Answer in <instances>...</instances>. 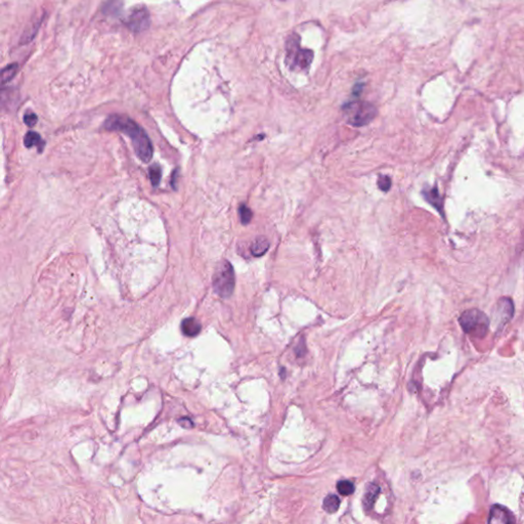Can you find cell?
<instances>
[{"label":"cell","mask_w":524,"mask_h":524,"mask_svg":"<svg viewBox=\"0 0 524 524\" xmlns=\"http://www.w3.org/2000/svg\"><path fill=\"white\" fill-rule=\"evenodd\" d=\"M104 128L108 130L121 131V133L126 134L133 140L134 148L140 158L144 162H149L152 159V143L146 134V131L133 119L122 115H112L104 122Z\"/></svg>","instance_id":"6da1fadb"},{"label":"cell","mask_w":524,"mask_h":524,"mask_svg":"<svg viewBox=\"0 0 524 524\" xmlns=\"http://www.w3.org/2000/svg\"><path fill=\"white\" fill-rule=\"evenodd\" d=\"M459 323L465 333L473 337L482 338L489 328V320L479 309H469L461 314Z\"/></svg>","instance_id":"7a4b0ae2"},{"label":"cell","mask_w":524,"mask_h":524,"mask_svg":"<svg viewBox=\"0 0 524 524\" xmlns=\"http://www.w3.org/2000/svg\"><path fill=\"white\" fill-rule=\"evenodd\" d=\"M347 122L350 125L361 127L369 124L377 115V109L370 102L351 101L343 107Z\"/></svg>","instance_id":"3957f363"},{"label":"cell","mask_w":524,"mask_h":524,"mask_svg":"<svg viewBox=\"0 0 524 524\" xmlns=\"http://www.w3.org/2000/svg\"><path fill=\"white\" fill-rule=\"evenodd\" d=\"M213 289L222 298H228L234 289L235 279L231 265L227 260L221 261L213 275Z\"/></svg>","instance_id":"277c9868"},{"label":"cell","mask_w":524,"mask_h":524,"mask_svg":"<svg viewBox=\"0 0 524 524\" xmlns=\"http://www.w3.org/2000/svg\"><path fill=\"white\" fill-rule=\"evenodd\" d=\"M287 58L290 61L292 69L306 70L313 60V52L308 49H302L299 37L293 34L287 41Z\"/></svg>","instance_id":"5b68a950"},{"label":"cell","mask_w":524,"mask_h":524,"mask_svg":"<svg viewBox=\"0 0 524 524\" xmlns=\"http://www.w3.org/2000/svg\"><path fill=\"white\" fill-rule=\"evenodd\" d=\"M150 25V14L147 9H136L130 14L127 26L134 32H141L146 30Z\"/></svg>","instance_id":"8992f818"},{"label":"cell","mask_w":524,"mask_h":524,"mask_svg":"<svg viewBox=\"0 0 524 524\" xmlns=\"http://www.w3.org/2000/svg\"><path fill=\"white\" fill-rule=\"evenodd\" d=\"M488 522L492 523H512L515 522V519L511 512L502 506H493L490 510Z\"/></svg>","instance_id":"52a82bcc"},{"label":"cell","mask_w":524,"mask_h":524,"mask_svg":"<svg viewBox=\"0 0 524 524\" xmlns=\"http://www.w3.org/2000/svg\"><path fill=\"white\" fill-rule=\"evenodd\" d=\"M180 328H181V332L183 335H186L188 337H195L201 332L202 326L197 319L189 318V319H185L182 321Z\"/></svg>","instance_id":"ba28073f"},{"label":"cell","mask_w":524,"mask_h":524,"mask_svg":"<svg viewBox=\"0 0 524 524\" xmlns=\"http://www.w3.org/2000/svg\"><path fill=\"white\" fill-rule=\"evenodd\" d=\"M269 248H270L269 240L266 237H264V235H260V237L256 238L253 241V243L251 244L250 250H251V253L253 256L260 257L268 252Z\"/></svg>","instance_id":"9c48e42d"},{"label":"cell","mask_w":524,"mask_h":524,"mask_svg":"<svg viewBox=\"0 0 524 524\" xmlns=\"http://www.w3.org/2000/svg\"><path fill=\"white\" fill-rule=\"evenodd\" d=\"M423 196L425 200L430 203L433 207H435L438 211H441L442 209V200L439 195V192L437 188H432L428 190L423 191Z\"/></svg>","instance_id":"30bf717a"},{"label":"cell","mask_w":524,"mask_h":524,"mask_svg":"<svg viewBox=\"0 0 524 524\" xmlns=\"http://www.w3.org/2000/svg\"><path fill=\"white\" fill-rule=\"evenodd\" d=\"M24 143H25V146L27 148H31L33 146L38 147L39 152L42 151L43 146H44V143H43L41 137L37 133H33V131H30V133L26 135Z\"/></svg>","instance_id":"8fae6325"},{"label":"cell","mask_w":524,"mask_h":524,"mask_svg":"<svg viewBox=\"0 0 524 524\" xmlns=\"http://www.w3.org/2000/svg\"><path fill=\"white\" fill-rule=\"evenodd\" d=\"M379 492H380V488L376 484L369 485L368 489H366L365 495L363 497V503L366 508H370L374 504Z\"/></svg>","instance_id":"7c38bea8"},{"label":"cell","mask_w":524,"mask_h":524,"mask_svg":"<svg viewBox=\"0 0 524 524\" xmlns=\"http://www.w3.org/2000/svg\"><path fill=\"white\" fill-rule=\"evenodd\" d=\"M339 506H340V500H339V497L336 494H328L325 497L324 503H323V507H324V509L328 513L336 512L338 510Z\"/></svg>","instance_id":"4fadbf2b"},{"label":"cell","mask_w":524,"mask_h":524,"mask_svg":"<svg viewBox=\"0 0 524 524\" xmlns=\"http://www.w3.org/2000/svg\"><path fill=\"white\" fill-rule=\"evenodd\" d=\"M17 71H18V64H12V65H9L8 67H6L3 70V73H2V81H3V83L6 84L7 82L11 81L13 78L16 76Z\"/></svg>","instance_id":"5bb4252c"},{"label":"cell","mask_w":524,"mask_h":524,"mask_svg":"<svg viewBox=\"0 0 524 524\" xmlns=\"http://www.w3.org/2000/svg\"><path fill=\"white\" fill-rule=\"evenodd\" d=\"M239 216H240V219H241L242 224L247 225V224L252 220L253 213H252V210H251V209H250L247 205L242 204V205H240V207H239Z\"/></svg>","instance_id":"9a60e30c"},{"label":"cell","mask_w":524,"mask_h":524,"mask_svg":"<svg viewBox=\"0 0 524 524\" xmlns=\"http://www.w3.org/2000/svg\"><path fill=\"white\" fill-rule=\"evenodd\" d=\"M150 178H151V181H152V185L154 187H158L159 186V182L161 180V176H162V170L160 168V166L158 165H154L150 168Z\"/></svg>","instance_id":"2e32d148"},{"label":"cell","mask_w":524,"mask_h":524,"mask_svg":"<svg viewBox=\"0 0 524 524\" xmlns=\"http://www.w3.org/2000/svg\"><path fill=\"white\" fill-rule=\"evenodd\" d=\"M337 490L342 495H348L354 491V485L348 480H342L338 482Z\"/></svg>","instance_id":"e0dca14e"},{"label":"cell","mask_w":524,"mask_h":524,"mask_svg":"<svg viewBox=\"0 0 524 524\" xmlns=\"http://www.w3.org/2000/svg\"><path fill=\"white\" fill-rule=\"evenodd\" d=\"M378 187L383 192H388L391 188V178L388 175H380L378 178Z\"/></svg>","instance_id":"ac0fdd59"},{"label":"cell","mask_w":524,"mask_h":524,"mask_svg":"<svg viewBox=\"0 0 524 524\" xmlns=\"http://www.w3.org/2000/svg\"><path fill=\"white\" fill-rule=\"evenodd\" d=\"M24 122L29 127H33L37 123V116L34 113L28 112L24 117Z\"/></svg>","instance_id":"d6986e66"},{"label":"cell","mask_w":524,"mask_h":524,"mask_svg":"<svg viewBox=\"0 0 524 524\" xmlns=\"http://www.w3.org/2000/svg\"><path fill=\"white\" fill-rule=\"evenodd\" d=\"M362 88H363V84H356L354 89H353V94L354 95H359V93L361 92Z\"/></svg>","instance_id":"ffe728a7"},{"label":"cell","mask_w":524,"mask_h":524,"mask_svg":"<svg viewBox=\"0 0 524 524\" xmlns=\"http://www.w3.org/2000/svg\"><path fill=\"white\" fill-rule=\"evenodd\" d=\"M177 172H178V171H177V170H175V172H174V174H173V181H171V183H172V185H171V186H173V187L175 186V180H176V178H177V175H176V174H177Z\"/></svg>","instance_id":"44dd1931"}]
</instances>
